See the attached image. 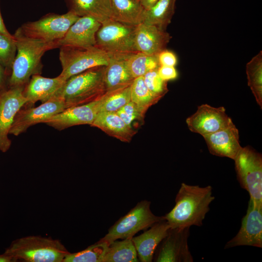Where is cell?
Returning a JSON list of instances; mask_svg holds the SVG:
<instances>
[{"label":"cell","mask_w":262,"mask_h":262,"mask_svg":"<svg viewBox=\"0 0 262 262\" xmlns=\"http://www.w3.org/2000/svg\"><path fill=\"white\" fill-rule=\"evenodd\" d=\"M214 198L210 185L200 187L182 183L174 207L164 218L171 228L201 226Z\"/></svg>","instance_id":"cell-1"},{"label":"cell","mask_w":262,"mask_h":262,"mask_svg":"<svg viewBox=\"0 0 262 262\" xmlns=\"http://www.w3.org/2000/svg\"><path fill=\"white\" fill-rule=\"evenodd\" d=\"M16 53L8 80L9 86H25L33 75L41 74L43 55L59 47L57 42H45L23 35L17 29L13 34Z\"/></svg>","instance_id":"cell-2"},{"label":"cell","mask_w":262,"mask_h":262,"mask_svg":"<svg viewBox=\"0 0 262 262\" xmlns=\"http://www.w3.org/2000/svg\"><path fill=\"white\" fill-rule=\"evenodd\" d=\"M105 66H95L70 77L51 97L62 100L66 109L98 100L106 92Z\"/></svg>","instance_id":"cell-3"},{"label":"cell","mask_w":262,"mask_h":262,"mask_svg":"<svg viewBox=\"0 0 262 262\" xmlns=\"http://www.w3.org/2000/svg\"><path fill=\"white\" fill-rule=\"evenodd\" d=\"M4 253L16 262H64L69 252L59 240L31 235L13 241Z\"/></svg>","instance_id":"cell-4"},{"label":"cell","mask_w":262,"mask_h":262,"mask_svg":"<svg viewBox=\"0 0 262 262\" xmlns=\"http://www.w3.org/2000/svg\"><path fill=\"white\" fill-rule=\"evenodd\" d=\"M136 28L108 18L101 23L96 33V46L111 57L137 52L135 45Z\"/></svg>","instance_id":"cell-5"},{"label":"cell","mask_w":262,"mask_h":262,"mask_svg":"<svg viewBox=\"0 0 262 262\" xmlns=\"http://www.w3.org/2000/svg\"><path fill=\"white\" fill-rule=\"evenodd\" d=\"M150 201H141L126 215L117 220L99 242L109 245L117 239L132 238L140 230H145L154 224L165 220L164 216L154 215L150 210Z\"/></svg>","instance_id":"cell-6"},{"label":"cell","mask_w":262,"mask_h":262,"mask_svg":"<svg viewBox=\"0 0 262 262\" xmlns=\"http://www.w3.org/2000/svg\"><path fill=\"white\" fill-rule=\"evenodd\" d=\"M237 180L250 199L262 205V156L249 146L242 147L233 160Z\"/></svg>","instance_id":"cell-7"},{"label":"cell","mask_w":262,"mask_h":262,"mask_svg":"<svg viewBox=\"0 0 262 262\" xmlns=\"http://www.w3.org/2000/svg\"><path fill=\"white\" fill-rule=\"evenodd\" d=\"M111 56L96 46L87 47H60L59 60L62 70L59 75L65 80L98 66H106Z\"/></svg>","instance_id":"cell-8"},{"label":"cell","mask_w":262,"mask_h":262,"mask_svg":"<svg viewBox=\"0 0 262 262\" xmlns=\"http://www.w3.org/2000/svg\"><path fill=\"white\" fill-rule=\"evenodd\" d=\"M79 17L69 10L62 15L48 14L37 20L22 24L17 30L29 38L45 42H57Z\"/></svg>","instance_id":"cell-9"},{"label":"cell","mask_w":262,"mask_h":262,"mask_svg":"<svg viewBox=\"0 0 262 262\" xmlns=\"http://www.w3.org/2000/svg\"><path fill=\"white\" fill-rule=\"evenodd\" d=\"M24 86H9L0 90V150L6 152L11 141L9 131L18 111L27 101L24 96Z\"/></svg>","instance_id":"cell-10"},{"label":"cell","mask_w":262,"mask_h":262,"mask_svg":"<svg viewBox=\"0 0 262 262\" xmlns=\"http://www.w3.org/2000/svg\"><path fill=\"white\" fill-rule=\"evenodd\" d=\"M66 109L64 102L56 98L51 97L41 105L33 107L26 104L16 114L9 134L18 136L30 127L42 123Z\"/></svg>","instance_id":"cell-11"},{"label":"cell","mask_w":262,"mask_h":262,"mask_svg":"<svg viewBox=\"0 0 262 262\" xmlns=\"http://www.w3.org/2000/svg\"><path fill=\"white\" fill-rule=\"evenodd\" d=\"M243 246L262 247V205L250 198L239 231L226 244L224 248Z\"/></svg>","instance_id":"cell-12"},{"label":"cell","mask_w":262,"mask_h":262,"mask_svg":"<svg viewBox=\"0 0 262 262\" xmlns=\"http://www.w3.org/2000/svg\"><path fill=\"white\" fill-rule=\"evenodd\" d=\"M190 227L170 229L167 236L157 248L154 261L157 262H192L193 256L188 245Z\"/></svg>","instance_id":"cell-13"},{"label":"cell","mask_w":262,"mask_h":262,"mask_svg":"<svg viewBox=\"0 0 262 262\" xmlns=\"http://www.w3.org/2000/svg\"><path fill=\"white\" fill-rule=\"evenodd\" d=\"M186 122L191 131L203 136L226 128L233 122L224 107L217 108L203 104L187 118Z\"/></svg>","instance_id":"cell-14"},{"label":"cell","mask_w":262,"mask_h":262,"mask_svg":"<svg viewBox=\"0 0 262 262\" xmlns=\"http://www.w3.org/2000/svg\"><path fill=\"white\" fill-rule=\"evenodd\" d=\"M101 23L93 17L80 16L57 43L59 48H87L96 46V33Z\"/></svg>","instance_id":"cell-15"},{"label":"cell","mask_w":262,"mask_h":262,"mask_svg":"<svg viewBox=\"0 0 262 262\" xmlns=\"http://www.w3.org/2000/svg\"><path fill=\"white\" fill-rule=\"evenodd\" d=\"M98 100L65 109L46 120L44 123L59 131L74 126L91 125L98 113Z\"/></svg>","instance_id":"cell-16"},{"label":"cell","mask_w":262,"mask_h":262,"mask_svg":"<svg viewBox=\"0 0 262 262\" xmlns=\"http://www.w3.org/2000/svg\"><path fill=\"white\" fill-rule=\"evenodd\" d=\"M203 137L210 152L217 156L234 160L242 148L238 130L233 122L226 128Z\"/></svg>","instance_id":"cell-17"},{"label":"cell","mask_w":262,"mask_h":262,"mask_svg":"<svg viewBox=\"0 0 262 262\" xmlns=\"http://www.w3.org/2000/svg\"><path fill=\"white\" fill-rule=\"evenodd\" d=\"M171 37L165 30L142 22L136 28L135 48L138 52L148 55H158L166 49Z\"/></svg>","instance_id":"cell-18"},{"label":"cell","mask_w":262,"mask_h":262,"mask_svg":"<svg viewBox=\"0 0 262 262\" xmlns=\"http://www.w3.org/2000/svg\"><path fill=\"white\" fill-rule=\"evenodd\" d=\"M150 228L140 235L131 238L139 260L142 262L152 261L157 248L168 234L170 226L164 220Z\"/></svg>","instance_id":"cell-19"},{"label":"cell","mask_w":262,"mask_h":262,"mask_svg":"<svg viewBox=\"0 0 262 262\" xmlns=\"http://www.w3.org/2000/svg\"><path fill=\"white\" fill-rule=\"evenodd\" d=\"M65 82L60 75L53 78L44 77L41 74L33 75L23 90L24 96L27 101L26 104L33 106L38 101L42 103L47 101Z\"/></svg>","instance_id":"cell-20"},{"label":"cell","mask_w":262,"mask_h":262,"mask_svg":"<svg viewBox=\"0 0 262 262\" xmlns=\"http://www.w3.org/2000/svg\"><path fill=\"white\" fill-rule=\"evenodd\" d=\"M90 126L98 128L109 135L126 143L130 142L136 133V131L128 125L116 112L98 113Z\"/></svg>","instance_id":"cell-21"},{"label":"cell","mask_w":262,"mask_h":262,"mask_svg":"<svg viewBox=\"0 0 262 262\" xmlns=\"http://www.w3.org/2000/svg\"><path fill=\"white\" fill-rule=\"evenodd\" d=\"M128 55L111 57L105 70L106 92L132 84L134 78L127 65V58Z\"/></svg>","instance_id":"cell-22"},{"label":"cell","mask_w":262,"mask_h":262,"mask_svg":"<svg viewBox=\"0 0 262 262\" xmlns=\"http://www.w3.org/2000/svg\"><path fill=\"white\" fill-rule=\"evenodd\" d=\"M110 18L137 26L143 22L145 9L138 0H111Z\"/></svg>","instance_id":"cell-23"},{"label":"cell","mask_w":262,"mask_h":262,"mask_svg":"<svg viewBox=\"0 0 262 262\" xmlns=\"http://www.w3.org/2000/svg\"><path fill=\"white\" fill-rule=\"evenodd\" d=\"M71 11L79 16H88L100 23L110 18L111 0H66Z\"/></svg>","instance_id":"cell-24"},{"label":"cell","mask_w":262,"mask_h":262,"mask_svg":"<svg viewBox=\"0 0 262 262\" xmlns=\"http://www.w3.org/2000/svg\"><path fill=\"white\" fill-rule=\"evenodd\" d=\"M177 0H159L144 13V23L165 30L175 13Z\"/></svg>","instance_id":"cell-25"},{"label":"cell","mask_w":262,"mask_h":262,"mask_svg":"<svg viewBox=\"0 0 262 262\" xmlns=\"http://www.w3.org/2000/svg\"><path fill=\"white\" fill-rule=\"evenodd\" d=\"M138 262L137 253L131 238L115 241L108 246L102 262Z\"/></svg>","instance_id":"cell-26"},{"label":"cell","mask_w":262,"mask_h":262,"mask_svg":"<svg viewBox=\"0 0 262 262\" xmlns=\"http://www.w3.org/2000/svg\"><path fill=\"white\" fill-rule=\"evenodd\" d=\"M131 85L107 91L98 100V113L116 112L130 102Z\"/></svg>","instance_id":"cell-27"},{"label":"cell","mask_w":262,"mask_h":262,"mask_svg":"<svg viewBox=\"0 0 262 262\" xmlns=\"http://www.w3.org/2000/svg\"><path fill=\"white\" fill-rule=\"evenodd\" d=\"M131 101L145 114L149 107L161 98L153 94L146 86L143 77L134 79L131 88Z\"/></svg>","instance_id":"cell-28"},{"label":"cell","mask_w":262,"mask_h":262,"mask_svg":"<svg viewBox=\"0 0 262 262\" xmlns=\"http://www.w3.org/2000/svg\"><path fill=\"white\" fill-rule=\"evenodd\" d=\"M127 63L134 79L143 76L147 72L157 69L160 66L158 55H148L138 51L129 55Z\"/></svg>","instance_id":"cell-29"},{"label":"cell","mask_w":262,"mask_h":262,"mask_svg":"<svg viewBox=\"0 0 262 262\" xmlns=\"http://www.w3.org/2000/svg\"><path fill=\"white\" fill-rule=\"evenodd\" d=\"M248 85L255 99L262 108V52L260 51L246 64Z\"/></svg>","instance_id":"cell-30"},{"label":"cell","mask_w":262,"mask_h":262,"mask_svg":"<svg viewBox=\"0 0 262 262\" xmlns=\"http://www.w3.org/2000/svg\"><path fill=\"white\" fill-rule=\"evenodd\" d=\"M108 246L105 242L98 241L81 251L69 252L64 262H102Z\"/></svg>","instance_id":"cell-31"},{"label":"cell","mask_w":262,"mask_h":262,"mask_svg":"<svg viewBox=\"0 0 262 262\" xmlns=\"http://www.w3.org/2000/svg\"><path fill=\"white\" fill-rule=\"evenodd\" d=\"M16 53V47L14 35L9 37L0 34V63L10 72Z\"/></svg>","instance_id":"cell-32"},{"label":"cell","mask_w":262,"mask_h":262,"mask_svg":"<svg viewBox=\"0 0 262 262\" xmlns=\"http://www.w3.org/2000/svg\"><path fill=\"white\" fill-rule=\"evenodd\" d=\"M143 77L146 86L154 95L162 98L168 91L167 82L160 77L158 68L149 71Z\"/></svg>","instance_id":"cell-33"},{"label":"cell","mask_w":262,"mask_h":262,"mask_svg":"<svg viewBox=\"0 0 262 262\" xmlns=\"http://www.w3.org/2000/svg\"><path fill=\"white\" fill-rule=\"evenodd\" d=\"M116 113L128 125L131 127L133 121L136 120H143L145 115V114L131 101L125 105Z\"/></svg>","instance_id":"cell-34"},{"label":"cell","mask_w":262,"mask_h":262,"mask_svg":"<svg viewBox=\"0 0 262 262\" xmlns=\"http://www.w3.org/2000/svg\"><path fill=\"white\" fill-rule=\"evenodd\" d=\"M160 66H175L177 63V58L175 53L167 49H164L158 54Z\"/></svg>","instance_id":"cell-35"},{"label":"cell","mask_w":262,"mask_h":262,"mask_svg":"<svg viewBox=\"0 0 262 262\" xmlns=\"http://www.w3.org/2000/svg\"><path fill=\"white\" fill-rule=\"evenodd\" d=\"M160 77L164 81H168L176 79L178 72L175 66H160L158 68Z\"/></svg>","instance_id":"cell-36"},{"label":"cell","mask_w":262,"mask_h":262,"mask_svg":"<svg viewBox=\"0 0 262 262\" xmlns=\"http://www.w3.org/2000/svg\"><path fill=\"white\" fill-rule=\"evenodd\" d=\"M0 34H3L4 35L12 37L13 35L11 34L7 30L5 25L3 22V20L1 15L0 10Z\"/></svg>","instance_id":"cell-37"},{"label":"cell","mask_w":262,"mask_h":262,"mask_svg":"<svg viewBox=\"0 0 262 262\" xmlns=\"http://www.w3.org/2000/svg\"><path fill=\"white\" fill-rule=\"evenodd\" d=\"M158 0H139L145 10L148 9L152 7Z\"/></svg>","instance_id":"cell-38"},{"label":"cell","mask_w":262,"mask_h":262,"mask_svg":"<svg viewBox=\"0 0 262 262\" xmlns=\"http://www.w3.org/2000/svg\"><path fill=\"white\" fill-rule=\"evenodd\" d=\"M5 83V70L0 63V90L4 88Z\"/></svg>","instance_id":"cell-39"},{"label":"cell","mask_w":262,"mask_h":262,"mask_svg":"<svg viewBox=\"0 0 262 262\" xmlns=\"http://www.w3.org/2000/svg\"><path fill=\"white\" fill-rule=\"evenodd\" d=\"M16 261L10 255L3 253L0 254V262H16Z\"/></svg>","instance_id":"cell-40"},{"label":"cell","mask_w":262,"mask_h":262,"mask_svg":"<svg viewBox=\"0 0 262 262\" xmlns=\"http://www.w3.org/2000/svg\"></svg>","instance_id":"cell-41"}]
</instances>
